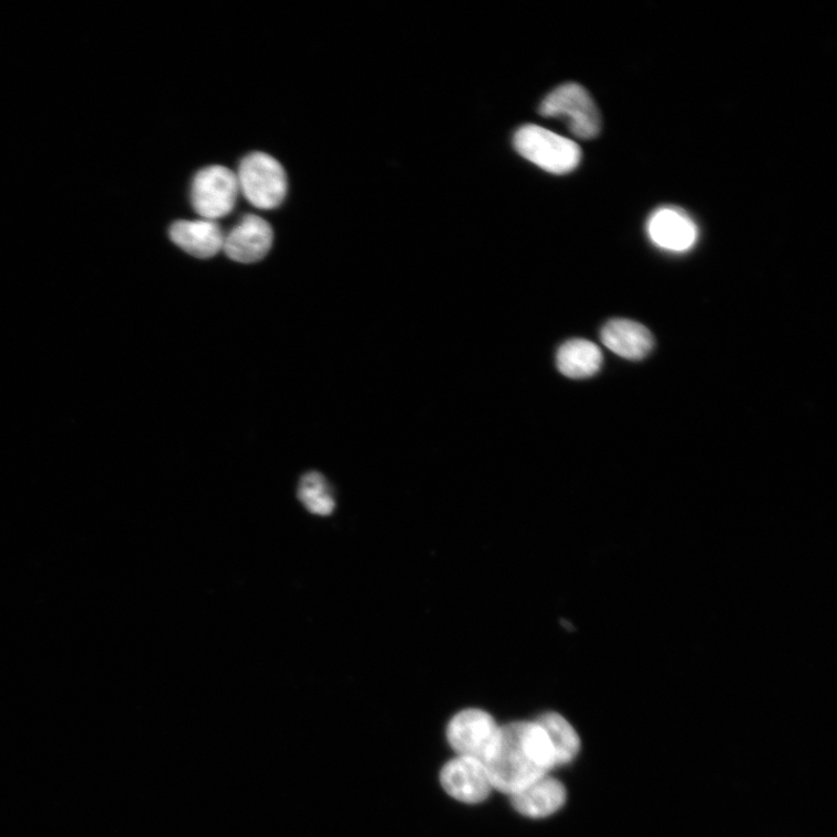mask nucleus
<instances>
[{"instance_id": "4", "label": "nucleus", "mask_w": 837, "mask_h": 837, "mask_svg": "<svg viewBox=\"0 0 837 837\" xmlns=\"http://www.w3.org/2000/svg\"><path fill=\"white\" fill-rule=\"evenodd\" d=\"M539 114L568 121L578 139L591 140L602 131V117L590 94L577 83H567L551 92L541 103Z\"/></svg>"}, {"instance_id": "7", "label": "nucleus", "mask_w": 837, "mask_h": 837, "mask_svg": "<svg viewBox=\"0 0 837 837\" xmlns=\"http://www.w3.org/2000/svg\"><path fill=\"white\" fill-rule=\"evenodd\" d=\"M440 782L450 797L465 804L482 803L492 791L484 763L471 758L449 761L441 770Z\"/></svg>"}, {"instance_id": "5", "label": "nucleus", "mask_w": 837, "mask_h": 837, "mask_svg": "<svg viewBox=\"0 0 837 837\" xmlns=\"http://www.w3.org/2000/svg\"><path fill=\"white\" fill-rule=\"evenodd\" d=\"M236 174L226 167L211 165L198 171L191 185V204L205 221L228 216L239 195Z\"/></svg>"}, {"instance_id": "2", "label": "nucleus", "mask_w": 837, "mask_h": 837, "mask_svg": "<svg viewBox=\"0 0 837 837\" xmlns=\"http://www.w3.org/2000/svg\"><path fill=\"white\" fill-rule=\"evenodd\" d=\"M513 143L522 157L554 175L571 173L582 160L581 148L575 141L541 126L519 128Z\"/></svg>"}, {"instance_id": "9", "label": "nucleus", "mask_w": 837, "mask_h": 837, "mask_svg": "<svg viewBox=\"0 0 837 837\" xmlns=\"http://www.w3.org/2000/svg\"><path fill=\"white\" fill-rule=\"evenodd\" d=\"M647 229L656 246L670 251L689 250L698 239V229L694 221L675 207H662L654 212Z\"/></svg>"}, {"instance_id": "6", "label": "nucleus", "mask_w": 837, "mask_h": 837, "mask_svg": "<svg viewBox=\"0 0 837 837\" xmlns=\"http://www.w3.org/2000/svg\"><path fill=\"white\" fill-rule=\"evenodd\" d=\"M498 732V725L489 713L479 708H468L450 720L447 739L459 756L484 763Z\"/></svg>"}, {"instance_id": "1", "label": "nucleus", "mask_w": 837, "mask_h": 837, "mask_svg": "<svg viewBox=\"0 0 837 837\" xmlns=\"http://www.w3.org/2000/svg\"><path fill=\"white\" fill-rule=\"evenodd\" d=\"M484 765L492 788L512 796L548 776L556 761L544 729L536 722L519 721L500 727Z\"/></svg>"}, {"instance_id": "14", "label": "nucleus", "mask_w": 837, "mask_h": 837, "mask_svg": "<svg viewBox=\"0 0 837 837\" xmlns=\"http://www.w3.org/2000/svg\"><path fill=\"white\" fill-rule=\"evenodd\" d=\"M538 723L547 734L554 750L556 766L565 765L575 760L581 748L573 727L561 716L554 712L543 715Z\"/></svg>"}, {"instance_id": "8", "label": "nucleus", "mask_w": 837, "mask_h": 837, "mask_svg": "<svg viewBox=\"0 0 837 837\" xmlns=\"http://www.w3.org/2000/svg\"><path fill=\"white\" fill-rule=\"evenodd\" d=\"M272 242L273 233L270 224L255 214H248L225 235L223 250L233 261L254 264L265 259Z\"/></svg>"}, {"instance_id": "12", "label": "nucleus", "mask_w": 837, "mask_h": 837, "mask_svg": "<svg viewBox=\"0 0 837 837\" xmlns=\"http://www.w3.org/2000/svg\"><path fill=\"white\" fill-rule=\"evenodd\" d=\"M600 337L611 352L633 361L645 358L654 346L652 333L645 326L626 319L609 321Z\"/></svg>"}, {"instance_id": "13", "label": "nucleus", "mask_w": 837, "mask_h": 837, "mask_svg": "<svg viewBox=\"0 0 837 837\" xmlns=\"http://www.w3.org/2000/svg\"><path fill=\"white\" fill-rule=\"evenodd\" d=\"M603 353L593 342L575 339L558 350L556 364L566 377L583 379L594 376L603 366Z\"/></svg>"}, {"instance_id": "3", "label": "nucleus", "mask_w": 837, "mask_h": 837, "mask_svg": "<svg viewBox=\"0 0 837 837\" xmlns=\"http://www.w3.org/2000/svg\"><path fill=\"white\" fill-rule=\"evenodd\" d=\"M239 187L246 200L257 208L273 210L282 205L288 193L285 168L272 157L255 152L240 163Z\"/></svg>"}, {"instance_id": "11", "label": "nucleus", "mask_w": 837, "mask_h": 837, "mask_svg": "<svg viewBox=\"0 0 837 837\" xmlns=\"http://www.w3.org/2000/svg\"><path fill=\"white\" fill-rule=\"evenodd\" d=\"M512 805L525 817L543 819L561 809L567 791L560 781L546 776L512 794Z\"/></svg>"}, {"instance_id": "15", "label": "nucleus", "mask_w": 837, "mask_h": 837, "mask_svg": "<svg viewBox=\"0 0 837 837\" xmlns=\"http://www.w3.org/2000/svg\"><path fill=\"white\" fill-rule=\"evenodd\" d=\"M298 500L319 517H329L335 509V500L328 480L319 472H309L300 480Z\"/></svg>"}, {"instance_id": "10", "label": "nucleus", "mask_w": 837, "mask_h": 837, "mask_svg": "<svg viewBox=\"0 0 837 837\" xmlns=\"http://www.w3.org/2000/svg\"><path fill=\"white\" fill-rule=\"evenodd\" d=\"M170 239L197 259H210L224 248L225 234L212 221H179L169 229Z\"/></svg>"}]
</instances>
